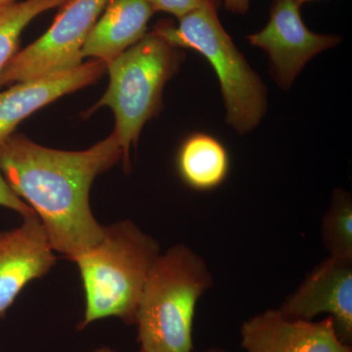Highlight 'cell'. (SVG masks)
<instances>
[{
  "label": "cell",
  "instance_id": "1",
  "mask_svg": "<svg viewBox=\"0 0 352 352\" xmlns=\"http://www.w3.org/2000/svg\"><path fill=\"white\" fill-rule=\"evenodd\" d=\"M122 160L115 132L83 151L44 147L14 132L0 142V171L41 220L55 252L74 261L103 236L90 207L97 176Z\"/></svg>",
  "mask_w": 352,
  "mask_h": 352
},
{
  "label": "cell",
  "instance_id": "2",
  "mask_svg": "<svg viewBox=\"0 0 352 352\" xmlns=\"http://www.w3.org/2000/svg\"><path fill=\"white\" fill-rule=\"evenodd\" d=\"M161 252L159 243L131 220L104 226L101 240L74 261L85 296L78 330L109 317L135 325L146 279Z\"/></svg>",
  "mask_w": 352,
  "mask_h": 352
},
{
  "label": "cell",
  "instance_id": "3",
  "mask_svg": "<svg viewBox=\"0 0 352 352\" xmlns=\"http://www.w3.org/2000/svg\"><path fill=\"white\" fill-rule=\"evenodd\" d=\"M214 280L205 259L184 244L153 263L136 312L140 352H193L196 307Z\"/></svg>",
  "mask_w": 352,
  "mask_h": 352
},
{
  "label": "cell",
  "instance_id": "4",
  "mask_svg": "<svg viewBox=\"0 0 352 352\" xmlns=\"http://www.w3.org/2000/svg\"><path fill=\"white\" fill-rule=\"evenodd\" d=\"M217 7V0H204L200 7L180 18L177 25L161 21L152 32L176 48L196 50L206 57L219 78L227 124L248 133L265 115L267 94L263 80L222 27Z\"/></svg>",
  "mask_w": 352,
  "mask_h": 352
},
{
  "label": "cell",
  "instance_id": "5",
  "mask_svg": "<svg viewBox=\"0 0 352 352\" xmlns=\"http://www.w3.org/2000/svg\"><path fill=\"white\" fill-rule=\"evenodd\" d=\"M182 52L152 32L124 51L107 67V91L87 116L101 107L112 109L113 129L122 150V163L131 171V148L138 145L141 131L162 109L166 83L182 63Z\"/></svg>",
  "mask_w": 352,
  "mask_h": 352
},
{
  "label": "cell",
  "instance_id": "6",
  "mask_svg": "<svg viewBox=\"0 0 352 352\" xmlns=\"http://www.w3.org/2000/svg\"><path fill=\"white\" fill-rule=\"evenodd\" d=\"M108 1L64 0L50 29L0 72V89L80 66L83 45Z\"/></svg>",
  "mask_w": 352,
  "mask_h": 352
},
{
  "label": "cell",
  "instance_id": "7",
  "mask_svg": "<svg viewBox=\"0 0 352 352\" xmlns=\"http://www.w3.org/2000/svg\"><path fill=\"white\" fill-rule=\"evenodd\" d=\"M302 0H273L267 25L248 36L270 58L271 73L278 85L287 89L305 65L322 51L340 43L332 34H315L303 23Z\"/></svg>",
  "mask_w": 352,
  "mask_h": 352
},
{
  "label": "cell",
  "instance_id": "8",
  "mask_svg": "<svg viewBox=\"0 0 352 352\" xmlns=\"http://www.w3.org/2000/svg\"><path fill=\"white\" fill-rule=\"evenodd\" d=\"M281 314L291 319L312 320L328 314L342 342H352V261L329 256L289 295Z\"/></svg>",
  "mask_w": 352,
  "mask_h": 352
},
{
  "label": "cell",
  "instance_id": "9",
  "mask_svg": "<svg viewBox=\"0 0 352 352\" xmlns=\"http://www.w3.org/2000/svg\"><path fill=\"white\" fill-rule=\"evenodd\" d=\"M240 333L245 352H352L351 344L340 339L330 316L314 322L270 309L244 322Z\"/></svg>",
  "mask_w": 352,
  "mask_h": 352
},
{
  "label": "cell",
  "instance_id": "10",
  "mask_svg": "<svg viewBox=\"0 0 352 352\" xmlns=\"http://www.w3.org/2000/svg\"><path fill=\"white\" fill-rule=\"evenodd\" d=\"M57 263L43 224L36 215L0 232V317L6 314L28 284L47 275Z\"/></svg>",
  "mask_w": 352,
  "mask_h": 352
},
{
  "label": "cell",
  "instance_id": "11",
  "mask_svg": "<svg viewBox=\"0 0 352 352\" xmlns=\"http://www.w3.org/2000/svg\"><path fill=\"white\" fill-rule=\"evenodd\" d=\"M106 72L107 65L91 59L75 69L15 83L0 92V142L13 134L25 118L60 97L97 82Z\"/></svg>",
  "mask_w": 352,
  "mask_h": 352
},
{
  "label": "cell",
  "instance_id": "12",
  "mask_svg": "<svg viewBox=\"0 0 352 352\" xmlns=\"http://www.w3.org/2000/svg\"><path fill=\"white\" fill-rule=\"evenodd\" d=\"M154 11L147 0H109L82 48V58L107 67L148 34Z\"/></svg>",
  "mask_w": 352,
  "mask_h": 352
},
{
  "label": "cell",
  "instance_id": "13",
  "mask_svg": "<svg viewBox=\"0 0 352 352\" xmlns=\"http://www.w3.org/2000/svg\"><path fill=\"white\" fill-rule=\"evenodd\" d=\"M176 166L187 186L198 191H208L220 186L226 179L230 160L219 139L197 132L183 141Z\"/></svg>",
  "mask_w": 352,
  "mask_h": 352
},
{
  "label": "cell",
  "instance_id": "14",
  "mask_svg": "<svg viewBox=\"0 0 352 352\" xmlns=\"http://www.w3.org/2000/svg\"><path fill=\"white\" fill-rule=\"evenodd\" d=\"M64 0H22L0 7V72L18 52L20 38L38 16L61 6Z\"/></svg>",
  "mask_w": 352,
  "mask_h": 352
},
{
  "label": "cell",
  "instance_id": "15",
  "mask_svg": "<svg viewBox=\"0 0 352 352\" xmlns=\"http://www.w3.org/2000/svg\"><path fill=\"white\" fill-rule=\"evenodd\" d=\"M322 239L330 256L352 261V200L344 190L333 192L322 220Z\"/></svg>",
  "mask_w": 352,
  "mask_h": 352
},
{
  "label": "cell",
  "instance_id": "16",
  "mask_svg": "<svg viewBox=\"0 0 352 352\" xmlns=\"http://www.w3.org/2000/svg\"><path fill=\"white\" fill-rule=\"evenodd\" d=\"M155 12L170 13L178 20L201 6L204 0H147Z\"/></svg>",
  "mask_w": 352,
  "mask_h": 352
},
{
  "label": "cell",
  "instance_id": "17",
  "mask_svg": "<svg viewBox=\"0 0 352 352\" xmlns=\"http://www.w3.org/2000/svg\"><path fill=\"white\" fill-rule=\"evenodd\" d=\"M0 206L10 208V210L19 214L23 219L36 215L24 201L21 200L19 197L14 193L8 183L4 179L1 171H0Z\"/></svg>",
  "mask_w": 352,
  "mask_h": 352
},
{
  "label": "cell",
  "instance_id": "18",
  "mask_svg": "<svg viewBox=\"0 0 352 352\" xmlns=\"http://www.w3.org/2000/svg\"><path fill=\"white\" fill-rule=\"evenodd\" d=\"M224 6L230 12L245 14L249 10L250 0H224Z\"/></svg>",
  "mask_w": 352,
  "mask_h": 352
},
{
  "label": "cell",
  "instance_id": "19",
  "mask_svg": "<svg viewBox=\"0 0 352 352\" xmlns=\"http://www.w3.org/2000/svg\"><path fill=\"white\" fill-rule=\"evenodd\" d=\"M199 352H229L226 349H221V347H210V349H205Z\"/></svg>",
  "mask_w": 352,
  "mask_h": 352
},
{
  "label": "cell",
  "instance_id": "20",
  "mask_svg": "<svg viewBox=\"0 0 352 352\" xmlns=\"http://www.w3.org/2000/svg\"><path fill=\"white\" fill-rule=\"evenodd\" d=\"M91 352H117L116 351H113V349H110V347L108 346H102L99 347V349H95V351Z\"/></svg>",
  "mask_w": 352,
  "mask_h": 352
},
{
  "label": "cell",
  "instance_id": "21",
  "mask_svg": "<svg viewBox=\"0 0 352 352\" xmlns=\"http://www.w3.org/2000/svg\"><path fill=\"white\" fill-rule=\"evenodd\" d=\"M16 1H18V0H0V7L13 3V2Z\"/></svg>",
  "mask_w": 352,
  "mask_h": 352
},
{
  "label": "cell",
  "instance_id": "22",
  "mask_svg": "<svg viewBox=\"0 0 352 352\" xmlns=\"http://www.w3.org/2000/svg\"><path fill=\"white\" fill-rule=\"evenodd\" d=\"M308 1H314V0H302V4L305 3V2H308Z\"/></svg>",
  "mask_w": 352,
  "mask_h": 352
}]
</instances>
